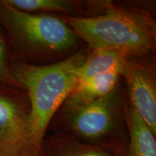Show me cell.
<instances>
[{"label": "cell", "instance_id": "obj_1", "mask_svg": "<svg viewBox=\"0 0 156 156\" xmlns=\"http://www.w3.org/2000/svg\"><path fill=\"white\" fill-rule=\"evenodd\" d=\"M102 12L62 20L85 41L91 51L114 50L126 58H144L155 49V22L147 11L99 2Z\"/></svg>", "mask_w": 156, "mask_h": 156}, {"label": "cell", "instance_id": "obj_2", "mask_svg": "<svg viewBox=\"0 0 156 156\" xmlns=\"http://www.w3.org/2000/svg\"><path fill=\"white\" fill-rule=\"evenodd\" d=\"M86 56L85 52L77 51L47 65L24 62L9 64L12 77L28 93L30 131L40 151L51 121L77 85L78 69Z\"/></svg>", "mask_w": 156, "mask_h": 156}, {"label": "cell", "instance_id": "obj_3", "mask_svg": "<svg viewBox=\"0 0 156 156\" xmlns=\"http://www.w3.org/2000/svg\"><path fill=\"white\" fill-rule=\"evenodd\" d=\"M0 23L13 46L34 59L61 57L75 47L79 38L62 19L18 10L4 0H0Z\"/></svg>", "mask_w": 156, "mask_h": 156}, {"label": "cell", "instance_id": "obj_4", "mask_svg": "<svg viewBox=\"0 0 156 156\" xmlns=\"http://www.w3.org/2000/svg\"><path fill=\"white\" fill-rule=\"evenodd\" d=\"M62 129L55 132L94 145L127 147L128 138L123 125L122 95L118 87L91 102L64 106Z\"/></svg>", "mask_w": 156, "mask_h": 156}, {"label": "cell", "instance_id": "obj_5", "mask_svg": "<svg viewBox=\"0 0 156 156\" xmlns=\"http://www.w3.org/2000/svg\"><path fill=\"white\" fill-rule=\"evenodd\" d=\"M122 76L127 85L129 103L156 136L155 67L147 61L126 58Z\"/></svg>", "mask_w": 156, "mask_h": 156}, {"label": "cell", "instance_id": "obj_6", "mask_svg": "<svg viewBox=\"0 0 156 156\" xmlns=\"http://www.w3.org/2000/svg\"><path fill=\"white\" fill-rule=\"evenodd\" d=\"M126 147L94 145L75 138L54 133L45 136L41 156H126Z\"/></svg>", "mask_w": 156, "mask_h": 156}, {"label": "cell", "instance_id": "obj_7", "mask_svg": "<svg viewBox=\"0 0 156 156\" xmlns=\"http://www.w3.org/2000/svg\"><path fill=\"white\" fill-rule=\"evenodd\" d=\"M123 113L128 133L126 156H156L155 136L129 102Z\"/></svg>", "mask_w": 156, "mask_h": 156}, {"label": "cell", "instance_id": "obj_8", "mask_svg": "<svg viewBox=\"0 0 156 156\" xmlns=\"http://www.w3.org/2000/svg\"><path fill=\"white\" fill-rule=\"evenodd\" d=\"M121 76L118 72H110L95 75L77 83L64 102V106L85 104L109 94L117 87Z\"/></svg>", "mask_w": 156, "mask_h": 156}, {"label": "cell", "instance_id": "obj_9", "mask_svg": "<svg viewBox=\"0 0 156 156\" xmlns=\"http://www.w3.org/2000/svg\"><path fill=\"white\" fill-rule=\"evenodd\" d=\"M126 58L114 50H93L88 54L77 72V83L101 74L118 72L122 74Z\"/></svg>", "mask_w": 156, "mask_h": 156}, {"label": "cell", "instance_id": "obj_10", "mask_svg": "<svg viewBox=\"0 0 156 156\" xmlns=\"http://www.w3.org/2000/svg\"><path fill=\"white\" fill-rule=\"evenodd\" d=\"M7 5L18 10L30 12H59L75 13L82 9V4L72 0H4Z\"/></svg>", "mask_w": 156, "mask_h": 156}, {"label": "cell", "instance_id": "obj_11", "mask_svg": "<svg viewBox=\"0 0 156 156\" xmlns=\"http://www.w3.org/2000/svg\"><path fill=\"white\" fill-rule=\"evenodd\" d=\"M0 86L9 88H19L18 84L12 76L7 59V51L4 40L0 36Z\"/></svg>", "mask_w": 156, "mask_h": 156}]
</instances>
